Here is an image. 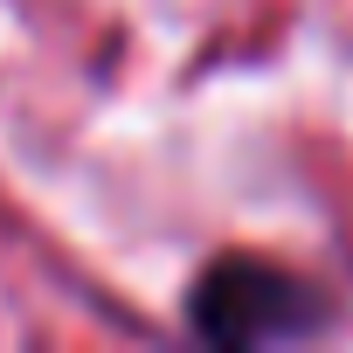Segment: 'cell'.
Here are the masks:
<instances>
[{"mask_svg":"<svg viewBox=\"0 0 353 353\" xmlns=\"http://www.w3.org/2000/svg\"><path fill=\"white\" fill-rule=\"evenodd\" d=\"M188 332L215 353H256V346H298V339H319L332 332V298L284 270L277 256H256V250H222L194 270L188 298Z\"/></svg>","mask_w":353,"mask_h":353,"instance_id":"1","label":"cell"}]
</instances>
